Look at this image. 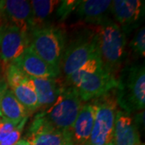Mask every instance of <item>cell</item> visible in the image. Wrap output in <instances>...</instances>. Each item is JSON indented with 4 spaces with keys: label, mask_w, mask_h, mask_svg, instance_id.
<instances>
[{
    "label": "cell",
    "mask_w": 145,
    "mask_h": 145,
    "mask_svg": "<svg viewBox=\"0 0 145 145\" xmlns=\"http://www.w3.org/2000/svg\"><path fill=\"white\" fill-rule=\"evenodd\" d=\"M99 50L95 33L79 36L70 42L64 50L61 68L66 78L78 71Z\"/></svg>",
    "instance_id": "obj_7"
},
{
    "label": "cell",
    "mask_w": 145,
    "mask_h": 145,
    "mask_svg": "<svg viewBox=\"0 0 145 145\" xmlns=\"http://www.w3.org/2000/svg\"><path fill=\"white\" fill-rule=\"evenodd\" d=\"M5 79L8 88L12 89L20 86L27 78L26 74L14 64H10L5 68Z\"/></svg>",
    "instance_id": "obj_20"
},
{
    "label": "cell",
    "mask_w": 145,
    "mask_h": 145,
    "mask_svg": "<svg viewBox=\"0 0 145 145\" xmlns=\"http://www.w3.org/2000/svg\"><path fill=\"white\" fill-rule=\"evenodd\" d=\"M14 145H30L27 140H20Z\"/></svg>",
    "instance_id": "obj_26"
},
{
    "label": "cell",
    "mask_w": 145,
    "mask_h": 145,
    "mask_svg": "<svg viewBox=\"0 0 145 145\" xmlns=\"http://www.w3.org/2000/svg\"><path fill=\"white\" fill-rule=\"evenodd\" d=\"M38 99V110L43 111L51 107L60 96L65 86L57 78H31Z\"/></svg>",
    "instance_id": "obj_15"
},
{
    "label": "cell",
    "mask_w": 145,
    "mask_h": 145,
    "mask_svg": "<svg viewBox=\"0 0 145 145\" xmlns=\"http://www.w3.org/2000/svg\"><path fill=\"white\" fill-rule=\"evenodd\" d=\"M92 103L95 107L94 122L87 145H106L113 140L118 104L114 89Z\"/></svg>",
    "instance_id": "obj_5"
},
{
    "label": "cell",
    "mask_w": 145,
    "mask_h": 145,
    "mask_svg": "<svg viewBox=\"0 0 145 145\" xmlns=\"http://www.w3.org/2000/svg\"><path fill=\"white\" fill-rule=\"evenodd\" d=\"M20 123H15L6 119L0 120V143L17 127Z\"/></svg>",
    "instance_id": "obj_24"
},
{
    "label": "cell",
    "mask_w": 145,
    "mask_h": 145,
    "mask_svg": "<svg viewBox=\"0 0 145 145\" xmlns=\"http://www.w3.org/2000/svg\"><path fill=\"white\" fill-rule=\"evenodd\" d=\"M8 88V86L6 82L5 77L0 75V102H1V99H2V96L3 93L6 91V89ZM0 117L2 118V115H1V112H0Z\"/></svg>",
    "instance_id": "obj_25"
},
{
    "label": "cell",
    "mask_w": 145,
    "mask_h": 145,
    "mask_svg": "<svg viewBox=\"0 0 145 145\" xmlns=\"http://www.w3.org/2000/svg\"><path fill=\"white\" fill-rule=\"evenodd\" d=\"M27 140L30 145H72L71 131L39 130L28 132Z\"/></svg>",
    "instance_id": "obj_16"
},
{
    "label": "cell",
    "mask_w": 145,
    "mask_h": 145,
    "mask_svg": "<svg viewBox=\"0 0 145 145\" xmlns=\"http://www.w3.org/2000/svg\"><path fill=\"white\" fill-rule=\"evenodd\" d=\"M30 44V36L18 27L4 24L0 31V60L7 67L26 50Z\"/></svg>",
    "instance_id": "obj_8"
},
{
    "label": "cell",
    "mask_w": 145,
    "mask_h": 145,
    "mask_svg": "<svg viewBox=\"0 0 145 145\" xmlns=\"http://www.w3.org/2000/svg\"><path fill=\"white\" fill-rule=\"evenodd\" d=\"M59 7H57V17L61 20H64L67 19L74 10H76L80 1L77 0H65L61 1Z\"/></svg>",
    "instance_id": "obj_22"
},
{
    "label": "cell",
    "mask_w": 145,
    "mask_h": 145,
    "mask_svg": "<svg viewBox=\"0 0 145 145\" xmlns=\"http://www.w3.org/2000/svg\"><path fill=\"white\" fill-rule=\"evenodd\" d=\"M114 89L117 104L131 114L142 110L145 105L144 66L134 65L123 69Z\"/></svg>",
    "instance_id": "obj_3"
},
{
    "label": "cell",
    "mask_w": 145,
    "mask_h": 145,
    "mask_svg": "<svg viewBox=\"0 0 145 145\" xmlns=\"http://www.w3.org/2000/svg\"><path fill=\"white\" fill-rule=\"evenodd\" d=\"M67 82L78 92L82 101L88 102L109 93L117 86V78L105 69L87 73L77 71L69 76Z\"/></svg>",
    "instance_id": "obj_6"
},
{
    "label": "cell",
    "mask_w": 145,
    "mask_h": 145,
    "mask_svg": "<svg viewBox=\"0 0 145 145\" xmlns=\"http://www.w3.org/2000/svg\"><path fill=\"white\" fill-rule=\"evenodd\" d=\"M4 24H5V22H4L3 19V17H2L1 14H0V31H1V29H2L3 26L4 25Z\"/></svg>",
    "instance_id": "obj_27"
},
{
    "label": "cell",
    "mask_w": 145,
    "mask_h": 145,
    "mask_svg": "<svg viewBox=\"0 0 145 145\" xmlns=\"http://www.w3.org/2000/svg\"><path fill=\"white\" fill-rule=\"evenodd\" d=\"M130 48L136 57H144L145 55V30L142 27L131 40Z\"/></svg>",
    "instance_id": "obj_21"
},
{
    "label": "cell",
    "mask_w": 145,
    "mask_h": 145,
    "mask_svg": "<svg viewBox=\"0 0 145 145\" xmlns=\"http://www.w3.org/2000/svg\"><path fill=\"white\" fill-rule=\"evenodd\" d=\"M110 13L125 34L139 26L144 15V1L114 0L111 2Z\"/></svg>",
    "instance_id": "obj_9"
},
{
    "label": "cell",
    "mask_w": 145,
    "mask_h": 145,
    "mask_svg": "<svg viewBox=\"0 0 145 145\" xmlns=\"http://www.w3.org/2000/svg\"><path fill=\"white\" fill-rule=\"evenodd\" d=\"M11 90L17 100L26 108L29 113L38 110V99L34 84L30 77L27 76L24 82Z\"/></svg>",
    "instance_id": "obj_18"
},
{
    "label": "cell",
    "mask_w": 145,
    "mask_h": 145,
    "mask_svg": "<svg viewBox=\"0 0 145 145\" xmlns=\"http://www.w3.org/2000/svg\"><path fill=\"white\" fill-rule=\"evenodd\" d=\"M113 142L114 145H142L135 120L123 110L117 111Z\"/></svg>",
    "instance_id": "obj_12"
},
{
    "label": "cell",
    "mask_w": 145,
    "mask_h": 145,
    "mask_svg": "<svg viewBox=\"0 0 145 145\" xmlns=\"http://www.w3.org/2000/svg\"><path fill=\"white\" fill-rule=\"evenodd\" d=\"M0 14L5 24L15 25L28 33L32 30V12L29 1H0Z\"/></svg>",
    "instance_id": "obj_10"
},
{
    "label": "cell",
    "mask_w": 145,
    "mask_h": 145,
    "mask_svg": "<svg viewBox=\"0 0 145 145\" xmlns=\"http://www.w3.org/2000/svg\"><path fill=\"white\" fill-rule=\"evenodd\" d=\"M111 2L110 0L80 1L76 9L78 17L90 24L102 25L109 21Z\"/></svg>",
    "instance_id": "obj_14"
},
{
    "label": "cell",
    "mask_w": 145,
    "mask_h": 145,
    "mask_svg": "<svg viewBox=\"0 0 145 145\" xmlns=\"http://www.w3.org/2000/svg\"><path fill=\"white\" fill-rule=\"evenodd\" d=\"M12 64L31 78H56L60 74V71L43 61L29 46Z\"/></svg>",
    "instance_id": "obj_11"
},
{
    "label": "cell",
    "mask_w": 145,
    "mask_h": 145,
    "mask_svg": "<svg viewBox=\"0 0 145 145\" xmlns=\"http://www.w3.org/2000/svg\"><path fill=\"white\" fill-rule=\"evenodd\" d=\"M29 47L43 61L60 71L65 47V36L61 29L44 25L32 30Z\"/></svg>",
    "instance_id": "obj_4"
},
{
    "label": "cell",
    "mask_w": 145,
    "mask_h": 145,
    "mask_svg": "<svg viewBox=\"0 0 145 145\" xmlns=\"http://www.w3.org/2000/svg\"><path fill=\"white\" fill-rule=\"evenodd\" d=\"M106 145H114V142H113V140H112L111 142H110V143H109V144H106Z\"/></svg>",
    "instance_id": "obj_28"
},
{
    "label": "cell",
    "mask_w": 145,
    "mask_h": 145,
    "mask_svg": "<svg viewBox=\"0 0 145 145\" xmlns=\"http://www.w3.org/2000/svg\"><path fill=\"white\" fill-rule=\"evenodd\" d=\"M95 107L92 102L82 104L71 128L72 145H87L94 122Z\"/></svg>",
    "instance_id": "obj_13"
},
{
    "label": "cell",
    "mask_w": 145,
    "mask_h": 145,
    "mask_svg": "<svg viewBox=\"0 0 145 145\" xmlns=\"http://www.w3.org/2000/svg\"><path fill=\"white\" fill-rule=\"evenodd\" d=\"M0 112L2 119L15 123L28 117L30 113L17 100L10 89L7 88L3 93L0 102Z\"/></svg>",
    "instance_id": "obj_17"
},
{
    "label": "cell",
    "mask_w": 145,
    "mask_h": 145,
    "mask_svg": "<svg viewBox=\"0 0 145 145\" xmlns=\"http://www.w3.org/2000/svg\"><path fill=\"white\" fill-rule=\"evenodd\" d=\"M82 105L77 90L71 86H65L51 107L36 114L28 132L43 129L71 131Z\"/></svg>",
    "instance_id": "obj_1"
},
{
    "label": "cell",
    "mask_w": 145,
    "mask_h": 145,
    "mask_svg": "<svg viewBox=\"0 0 145 145\" xmlns=\"http://www.w3.org/2000/svg\"><path fill=\"white\" fill-rule=\"evenodd\" d=\"M95 34L103 69L115 76L126 57V34L116 23L110 20L98 26Z\"/></svg>",
    "instance_id": "obj_2"
},
{
    "label": "cell",
    "mask_w": 145,
    "mask_h": 145,
    "mask_svg": "<svg viewBox=\"0 0 145 145\" xmlns=\"http://www.w3.org/2000/svg\"><path fill=\"white\" fill-rule=\"evenodd\" d=\"M56 0H32L30 2L32 12V30L44 26V22L60 4ZM31 30V31H32Z\"/></svg>",
    "instance_id": "obj_19"
},
{
    "label": "cell",
    "mask_w": 145,
    "mask_h": 145,
    "mask_svg": "<svg viewBox=\"0 0 145 145\" xmlns=\"http://www.w3.org/2000/svg\"><path fill=\"white\" fill-rule=\"evenodd\" d=\"M28 117H26V118H24V119H22L20 122V123L17 125V127H16V128L13 130L10 134L7 135L5 139L0 143V145L16 144V143L20 139V136L22 135V133H23V131L24 129V127L26 125V123L27 121Z\"/></svg>",
    "instance_id": "obj_23"
}]
</instances>
